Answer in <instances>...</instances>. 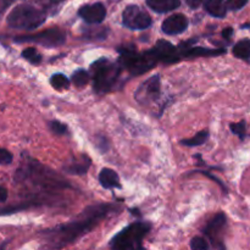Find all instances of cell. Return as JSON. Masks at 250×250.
Returning <instances> with one entry per match:
<instances>
[{
	"mask_svg": "<svg viewBox=\"0 0 250 250\" xmlns=\"http://www.w3.org/2000/svg\"><path fill=\"white\" fill-rule=\"evenodd\" d=\"M203 1H204V0H186L188 6L192 7V9H198V7L203 4Z\"/></svg>",
	"mask_w": 250,
	"mask_h": 250,
	"instance_id": "29",
	"label": "cell"
},
{
	"mask_svg": "<svg viewBox=\"0 0 250 250\" xmlns=\"http://www.w3.org/2000/svg\"><path fill=\"white\" fill-rule=\"evenodd\" d=\"M150 229V225L146 222H134L117 233L111 239L110 246L111 248L119 250L142 248V242L144 237L149 233Z\"/></svg>",
	"mask_w": 250,
	"mask_h": 250,
	"instance_id": "5",
	"label": "cell"
},
{
	"mask_svg": "<svg viewBox=\"0 0 250 250\" xmlns=\"http://www.w3.org/2000/svg\"><path fill=\"white\" fill-rule=\"evenodd\" d=\"M50 84L53 85L54 89L56 90H62L67 89L70 87V81L66 76H63L62 73H55V75L51 76L50 78Z\"/></svg>",
	"mask_w": 250,
	"mask_h": 250,
	"instance_id": "20",
	"label": "cell"
},
{
	"mask_svg": "<svg viewBox=\"0 0 250 250\" xmlns=\"http://www.w3.org/2000/svg\"><path fill=\"white\" fill-rule=\"evenodd\" d=\"M188 27V19L182 14H176L172 16L167 17L165 21L163 22V29L164 33L171 34V36H175V34L183 33V32L187 29Z\"/></svg>",
	"mask_w": 250,
	"mask_h": 250,
	"instance_id": "12",
	"label": "cell"
},
{
	"mask_svg": "<svg viewBox=\"0 0 250 250\" xmlns=\"http://www.w3.org/2000/svg\"><path fill=\"white\" fill-rule=\"evenodd\" d=\"M208 139H209V132L200 131V132H198L194 137H192V138L183 139V141L181 142V144H183V146H202V144H204Z\"/></svg>",
	"mask_w": 250,
	"mask_h": 250,
	"instance_id": "19",
	"label": "cell"
},
{
	"mask_svg": "<svg viewBox=\"0 0 250 250\" xmlns=\"http://www.w3.org/2000/svg\"><path fill=\"white\" fill-rule=\"evenodd\" d=\"M49 128L51 129V132L55 134H59V136H62V134L66 133L67 131V127L63 124H61L60 121H51L49 124Z\"/></svg>",
	"mask_w": 250,
	"mask_h": 250,
	"instance_id": "25",
	"label": "cell"
},
{
	"mask_svg": "<svg viewBox=\"0 0 250 250\" xmlns=\"http://www.w3.org/2000/svg\"><path fill=\"white\" fill-rule=\"evenodd\" d=\"M120 51H121V56L119 59L120 66L133 76L143 75L155 67L158 62H160L153 49L143 53H137L136 48L133 46L129 48L124 46L120 49Z\"/></svg>",
	"mask_w": 250,
	"mask_h": 250,
	"instance_id": "2",
	"label": "cell"
},
{
	"mask_svg": "<svg viewBox=\"0 0 250 250\" xmlns=\"http://www.w3.org/2000/svg\"><path fill=\"white\" fill-rule=\"evenodd\" d=\"M249 0H227L226 5L227 9L232 10V11H237V10H241L248 4Z\"/></svg>",
	"mask_w": 250,
	"mask_h": 250,
	"instance_id": "26",
	"label": "cell"
},
{
	"mask_svg": "<svg viewBox=\"0 0 250 250\" xmlns=\"http://www.w3.org/2000/svg\"><path fill=\"white\" fill-rule=\"evenodd\" d=\"M90 75L85 70H77L72 75V82L76 87L83 88L89 82Z\"/></svg>",
	"mask_w": 250,
	"mask_h": 250,
	"instance_id": "21",
	"label": "cell"
},
{
	"mask_svg": "<svg viewBox=\"0 0 250 250\" xmlns=\"http://www.w3.org/2000/svg\"><path fill=\"white\" fill-rule=\"evenodd\" d=\"M90 165V160L87 158V156H83L82 161L76 160L73 163H71V165L65 166V170L67 171L68 173H77V175H83V173L87 172L88 167Z\"/></svg>",
	"mask_w": 250,
	"mask_h": 250,
	"instance_id": "18",
	"label": "cell"
},
{
	"mask_svg": "<svg viewBox=\"0 0 250 250\" xmlns=\"http://www.w3.org/2000/svg\"><path fill=\"white\" fill-rule=\"evenodd\" d=\"M226 215H225L224 212H219V214H216L212 217L211 221H210L209 224L207 225V227L204 229L205 236L209 237V238L211 239V242H214L216 247L217 243L221 242V237L225 229H226Z\"/></svg>",
	"mask_w": 250,
	"mask_h": 250,
	"instance_id": "11",
	"label": "cell"
},
{
	"mask_svg": "<svg viewBox=\"0 0 250 250\" xmlns=\"http://www.w3.org/2000/svg\"><path fill=\"white\" fill-rule=\"evenodd\" d=\"M229 128H231V131L233 132L234 134H237V136L239 137V139H241V141H243V139L247 137L246 121H241V122H238V124H231Z\"/></svg>",
	"mask_w": 250,
	"mask_h": 250,
	"instance_id": "23",
	"label": "cell"
},
{
	"mask_svg": "<svg viewBox=\"0 0 250 250\" xmlns=\"http://www.w3.org/2000/svg\"><path fill=\"white\" fill-rule=\"evenodd\" d=\"M7 199V189L5 187L0 186V203L6 202Z\"/></svg>",
	"mask_w": 250,
	"mask_h": 250,
	"instance_id": "30",
	"label": "cell"
},
{
	"mask_svg": "<svg viewBox=\"0 0 250 250\" xmlns=\"http://www.w3.org/2000/svg\"><path fill=\"white\" fill-rule=\"evenodd\" d=\"M12 154L10 153L6 149L0 148V165H7V164H11L12 161Z\"/></svg>",
	"mask_w": 250,
	"mask_h": 250,
	"instance_id": "27",
	"label": "cell"
},
{
	"mask_svg": "<svg viewBox=\"0 0 250 250\" xmlns=\"http://www.w3.org/2000/svg\"><path fill=\"white\" fill-rule=\"evenodd\" d=\"M78 15L89 24L102 23L106 17V7L103 2H94V4H85L80 7Z\"/></svg>",
	"mask_w": 250,
	"mask_h": 250,
	"instance_id": "9",
	"label": "cell"
},
{
	"mask_svg": "<svg viewBox=\"0 0 250 250\" xmlns=\"http://www.w3.org/2000/svg\"><path fill=\"white\" fill-rule=\"evenodd\" d=\"M153 50L155 51L156 56L159 58V61H163L165 63L177 62L178 60L182 59L181 58L180 49L173 46L172 43L165 41V39H160V41L156 42Z\"/></svg>",
	"mask_w": 250,
	"mask_h": 250,
	"instance_id": "10",
	"label": "cell"
},
{
	"mask_svg": "<svg viewBox=\"0 0 250 250\" xmlns=\"http://www.w3.org/2000/svg\"><path fill=\"white\" fill-rule=\"evenodd\" d=\"M22 58L26 59L27 61H29V62L33 63V65H38L42 61V55L37 51L36 48H32V46L26 48L22 51Z\"/></svg>",
	"mask_w": 250,
	"mask_h": 250,
	"instance_id": "22",
	"label": "cell"
},
{
	"mask_svg": "<svg viewBox=\"0 0 250 250\" xmlns=\"http://www.w3.org/2000/svg\"><path fill=\"white\" fill-rule=\"evenodd\" d=\"M181 53V58H198V56H219L226 53V49H209L202 46L187 48L181 44L178 46Z\"/></svg>",
	"mask_w": 250,
	"mask_h": 250,
	"instance_id": "13",
	"label": "cell"
},
{
	"mask_svg": "<svg viewBox=\"0 0 250 250\" xmlns=\"http://www.w3.org/2000/svg\"><path fill=\"white\" fill-rule=\"evenodd\" d=\"M114 210V205H93V207L87 208L73 221L48 229L43 234L45 236L48 243H50L53 247L60 248V247L68 246L94 229L95 226H98Z\"/></svg>",
	"mask_w": 250,
	"mask_h": 250,
	"instance_id": "1",
	"label": "cell"
},
{
	"mask_svg": "<svg viewBox=\"0 0 250 250\" xmlns=\"http://www.w3.org/2000/svg\"><path fill=\"white\" fill-rule=\"evenodd\" d=\"M15 0H0V15L4 14L5 10L14 2Z\"/></svg>",
	"mask_w": 250,
	"mask_h": 250,
	"instance_id": "28",
	"label": "cell"
},
{
	"mask_svg": "<svg viewBox=\"0 0 250 250\" xmlns=\"http://www.w3.org/2000/svg\"><path fill=\"white\" fill-rule=\"evenodd\" d=\"M45 20L46 14L44 10L38 9L33 5L21 4L12 9L7 16L6 22L11 28L32 31L43 24Z\"/></svg>",
	"mask_w": 250,
	"mask_h": 250,
	"instance_id": "4",
	"label": "cell"
},
{
	"mask_svg": "<svg viewBox=\"0 0 250 250\" xmlns=\"http://www.w3.org/2000/svg\"><path fill=\"white\" fill-rule=\"evenodd\" d=\"M237 59L250 62V39H242L232 49Z\"/></svg>",
	"mask_w": 250,
	"mask_h": 250,
	"instance_id": "17",
	"label": "cell"
},
{
	"mask_svg": "<svg viewBox=\"0 0 250 250\" xmlns=\"http://www.w3.org/2000/svg\"><path fill=\"white\" fill-rule=\"evenodd\" d=\"M122 22L128 28L141 31L150 27L153 20L148 12L142 10L138 5H128L122 12Z\"/></svg>",
	"mask_w": 250,
	"mask_h": 250,
	"instance_id": "7",
	"label": "cell"
},
{
	"mask_svg": "<svg viewBox=\"0 0 250 250\" xmlns=\"http://www.w3.org/2000/svg\"><path fill=\"white\" fill-rule=\"evenodd\" d=\"M146 1L153 11L159 12V14L173 11L178 9L181 5V0H146Z\"/></svg>",
	"mask_w": 250,
	"mask_h": 250,
	"instance_id": "14",
	"label": "cell"
},
{
	"mask_svg": "<svg viewBox=\"0 0 250 250\" xmlns=\"http://www.w3.org/2000/svg\"><path fill=\"white\" fill-rule=\"evenodd\" d=\"M161 92V83L160 76L155 75L153 77L144 81L138 89L134 93V98L141 104H149L151 102H156L160 98Z\"/></svg>",
	"mask_w": 250,
	"mask_h": 250,
	"instance_id": "8",
	"label": "cell"
},
{
	"mask_svg": "<svg viewBox=\"0 0 250 250\" xmlns=\"http://www.w3.org/2000/svg\"><path fill=\"white\" fill-rule=\"evenodd\" d=\"M190 248L194 250H207L209 249V243L203 237H194L190 241Z\"/></svg>",
	"mask_w": 250,
	"mask_h": 250,
	"instance_id": "24",
	"label": "cell"
},
{
	"mask_svg": "<svg viewBox=\"0 0 250 250\" xmlns=\"http://www.w3.org/2000/svg\"><path fill=\"white\" fill-rule=\"evenodd\" d=\"M17 43H36L46 48H55L65 43L66 34L59 28H50L29 36H19L14 39Z\"/></svg>",
	"mask_w": 250,
	"mask_h": 250,
	"instance_id": "6",
	"label": "cell"
},
{
	"mask_svg": "<svg viewBox=\"0 0 250 250\" xmlns=\"http://www.w3.org/2000/svg\"><path fill=\"white\" fill-rule=\"evenodd\" d=\"M232 34H233V29H232L231 27H227V28H225L224 31H222V37L226 39H231Z\"/></svg>",
	"mask_w": 250,
	"mask_h": 250,
	"instance_id": "31",
	"label": "cell"
},
{
	"mask_svg": "<svg viewBox=\"0 0 250 250\" xmlns=\"http://www.w3.org/2000/svg\"><path fill=\"white\" fill-rule=\"evenodd\" d=\"M205 10L209 12L211 16L222 17L226 16L227 14V5L225 0H207L205 1Z\"/></svg>",
	"mask_w": 250,
	"mask_h": 250,
	"instance_id": "16",
	"label": "cell"
},
{
	"mask_svg": "<svg viewBox=\"0 0 250 250\" xmlns=\"http://www.w3.org/2000/svg\"><path fill=\"white\" fill-rule=\"evenodd\" d=\"M122 67L111 62L109 59L102 58L90 65V75L93 76V88L98 94H104L114 89Z\"/></svg>",
	"mask_w": 250,
	"mask_h": 250,
	"instance_id": "3",
	"label": "cell"
},
{
	"mask_svg": "<svg viewBox=\"0 0 250 250\" xmlns=\"http://www.w3.org/2000/svg\"><path fill=\"white\" fill-rule=\"evenodd\" d=\"M100 185L106 189H112V188H121L120 178L117 172H115L112 168H103L99 173Z\"/></svg>",
	"mask_w": 250,
	"mask_h": 250,
	"instance_id": "15",
	"label": "cell"
}]
</instances>
